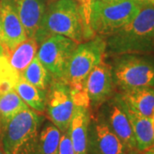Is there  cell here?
<instances>
[{
    "instance_id": "cell-4",
    "label": "cell",
    "mask_w": 154,
    "mask_h": 154,
    "mask_svg": "<svg viewBox=\"0 0 154 154\" xmlns=\"http://www.w3.org/2000/svg\"><path fill=\"white\" fill-rule=\"evenodd\" d=\"M42 117L29 107L14 116L1 130V146L6 154H39L38 134Z\"/></svg>"
},
{
    "instance_id": "cell-28",
    "label": "cell",
    "mask_w": 154,
    "mask_h": 154,
    "mask_svg": "<svg viewBox=\"0 0 154 154\" xmlns=\"http://www.w3.org/2000/svg\"><path fill=\"white\" fill-rule=\"evenodd\" d=\"M3 54H4V47H3V45H2L1 41H0V56L3 55Z\"/></svg>"
},
{
    "instance_id": "cell-12",
    "label": "cell",
    "mask_w": 154,
    "mask_h": 154,
    "mask_svg": "<svg viewBox=\"0 0 154 154\" xmlns=\"http://www.w3.org/2000/svg\"><path fill=\"white\" fill-rule=\"evenodd\" d=\"M1 43L5 51H12L24 42L28 35L11 0L0 2Z\"/></svg>"
},
{
    "instance_id": "cell-11",
    "label": "cell",
    "mask_w": 154,
    "mask_h": 154,
    "mask_svg": "<svg viewBox=\"0 0 154 154\" xmlns=\"http://www.w3.org/2000/svg\"><path fill=\"white\" fill-rule=\"evenodd\" d=\"M114 85L111 67L102 61L93 69L86 81L85 88L89 104L98 107L107 102L111 98Z\"/></svg>"
},
{
    "instance_id": "cell-31",
    "label": "cell",
    "mask_w": 154,
    "mask_h": 154,
    "mask_svg": "<svg viewBox=\"0 0 154 154\" xmlns=\"http://www.w3.org/2000/svg\"><path fill=\"white\" fill-rule=\"evenodd\" d=\"M1 37H2V31H1V25H0V41H1Z\"/></svg>"
},
{
    "instance_id": "cell-10",
    "label": "cell",
    "mask_w": 154,
    "mask_h": 154,
    "mask_svg": "<svg viewBox=\"0 0 154 154\" xmlns=\"http://www.w3.org/2000/svg\"><path fill=\"white\" fill-rule=\"evenodd\" d=\"M102 116L110 129L121 140L128 150L136 149L132 125L118 94L109 100Z\"/></svg>"
},
{
    "instance_id": "cell-20",
    "label": "cell",
    "mask_w": 154,
    "mask_h": 154,
    "mask_svg": "<svg viewBox=\"0 0 154 154\" xmlns=\"http://www.w3.org/2000/svg\"><path fill=\"white\" fill-rule=\"evenodd\" d=\"M20 76L26 82L41 90H47L51 82V76L41 62L35 57L27 68L20 74Z\"/></svg>"
},
{
    "instance_id": "cell-18",
    "label": "cell",
    "mask_w": 154,
    "mask_h": 154,
    "mask_svg": "<svg viewBox=\"0 0 154 154\" xmlns=\"http://www.w3.org/2000/svg\"><path fill=\"white\" fill-rule=\"evenodd\" d=\"M14 90L31 110L38 113L45 110L46 105V90H41L31 85L22 78H19Z\"/></svg>"
},
{
    "instance_id": "cell-33",
    "label": "cell",
    "mask_w": 154,
    "mask_h": 154,
    "mask_svg": "<svg viewBox=\"0 0 154 154\" xmlns=\"http://www.w3.org/2000/svg\"><path fill=\"white\" fill-rule=\"evenodd\" d=\"M142 154H145V153H144V152H143V153H142Z\"/></svg>"
},
{
    "instance_id": "cell-23",
    "label": "cell",
    "mask_w": 154,
    "mask_h": 154,
    "mask_svg": "<svg viewBox=\"0 0 154 154\" xmlns=\"http://www.w3.org/2000/svg\"><path fill=\"white\" fill-rule=\"evenodd\" d=\"M58 154H76L73 147L68 130L61 134Z\"/></svg>"
},
{
    "instance_id": "cell-15",
    "label": "cell",
    "mask_w": 154,
    "mask_h": 154,
    "mask_svg": "<svg viewBox=\"0 0 154 154\" xmlns=\"http://www.w3.org/2000/svg\"><path fill=\"white\" fill-rule=\"evenodd\" d=\"M118 95L128 109L146 117H152L153 115L154 88H133L122 91Z\"/></svg>"
},
{
    "instance_id": "cell-27",
    "label": "cell",
    "mask_w": 154,
    "mask_h": 154,
    "mask_svg": "<svg viewBox=\"0 0 154 154\" xmlns=\"http://www.w3.org/2000/svg\"><path fill=\"white\" fill-rule=\"evenodd\" d=\"M143 152L145 154H154V145L152 146H151L150 148L147 149V150H146Z\"/></svg>"
},
{
    "instance_id": "cell-22",
    "label": "cell",
    "mask_w": 154,
    "mask_h": 154,
    "mask_svg": "<svg viewBox=\"0 0 154 154\" xmlns=\"http://www.w3.org/2000/svg\"><path fill=\"white\" fill-rule=\"evenodd\" d=\"M20 74L13 69L5 54L0 56V95L14 89Z\"/></svg>"
},
{
    "instance_id": "cell-26",
    "label": "cell",
    "mask_w": 154,
    "mask_h": 154,
    "mask_svg": "<svg viewBox=\"0 0 154 154\" xmlns=\"http://www.w3.org/2000/svg\"><path fill=\"white\" fill-rule=\"evenodd\" d=\"M142 4H146V5H150L154 6V0H141L140 1Z\"/></svg>"
},
{
    "instance_id": "cell-25",
    "label": "cell",
    "mask_w": 154,
    "mask_h": 154,
    "mask_svg": "<svg viewBox=\"0 0 154 154\" xmlns=\"http://www.w3.org/2000/svg\"><path fill=\"white\" fill-rule=\"evenodd\" d=\"M124 154H140V152L138 151L137 149H132V150H128Z\"/></svg>"
},
{
    "instance_id": "cell-29",
    "label": "cell",
    "mask_w": 154,
    "mask_h": 154,
    "mask_svg": "<svg viewBox=\"0 0 154 154\" xmlns=\"http://www.w3.org/2000/svg\"><path fill=\"white\" fill-rule=\"evenodd\" d=\"M0 154H6L5 152H4V150L2 148V146H1V144H0Z\"/></svg>"
},
{
    "instance_id": "cell-24",
    "label": "cell",
    "mask_w": 154,
    "mask_h": 154,
    "mask_svg": "<svg viewBox=\"0 0 154 154\" xmlns=\"http://www.w3.org/2000/svg\"><path fill=\"white\" fill-rule=\"evenodd\" d=\"M79 4L81 11L82 13L85 22L90 26V13H91V6L94 2V0H75ZM91 27V26H90Z\"/></svg>"
},
{
    "instance_id": "cell-30",
    "label": "cell",
    "mask_w": 154,
    "mask_h": 154,
    "mask_svg": "<svg viewBox=\"0 0 154 154\" xmlns=\"http://www.w3.org/2000/svg\"><path fill=\"white\" fill-rule=\"evenodd\" d=\"M151 118H152V126H153V130H154V113H153V115H152V116Z\"/></svg>"
},
{
    "instance_id": "cell-5",
    "label": "cell",
    "mask_w": 154,
    "mask_h": 154,
    "mask_svg": "<svg viewBox=\"0 0 154 154\" xmlns=\"http://www.w3.org/2000/svg\"><path fill=\"white\" fill-rule=\"evenodd\" d=\"M143 4L138 0H94L90 26L94 33L110 35L137 15Z\"/></svg>"
},
{
    "instance_id": "cell-21",
    "label": "cell",
    "mask_w": 154,
    "mask_h": 154,
    "mask_svg": "<svg viewBox=\"0 0 154 154\" xmlns=\"http://www.w3.org/2000/svg\"><path fill=\"white\" fill-rule=\"evenodd\" d=\"M61 131L51 122L40 128L38 134V153L58 154Z\"/></svg>"
},
{
    "instance_id": "cell-6",
    "label": "cell",
    "mask_w": 154,
    "mask_h": 154,
    "mask_svg": "<svg viewBox=\"0 0 154 154\" xmlns=\"http://www.w3.org/2000/svg\"><path fill=\"white\" fill-rule=\"evenodd\" d=\"M111 68L114 84L126 91L137 88H154V57L140 53L116 56Z\"/></svg>"
},
{
    "instance_id": "cell-19",
    "label": "cell",
    "mask_w": 154,
    "mask_h": 154,
    "mask_svg": "<svg viewBox=\"0 0 154 154\" xmlns=\"http://www.w3.org/2000/svg\"><path fill=\"white\" fill-rule=\"evenodd\" d=\"M27 108L28 105L14 89L0 95V133L3 127L14 116Z\"/></svg>"
},
{
    "instance_id": "cell-32",
    "label": "cell",
    "mask_w": 154,
    "mask_h": 154,
    "mask_svg": "<svg viewBox=\"0 0 154 154\" xmlns=\"http://www.w3.org/2000/svg\"><path fill=\"white\" fill-rule=\"evenodd\" d=\"M138 1H141V0H138Z\"/></svg>"
},
{
    "instance_id": "cell-14",
    "label": "cell",
    "mask_w": 154,
    "mask_h": 154,
    "mask_svg": "<svg viewBox=\"0 0 154 154\" xmlns=\"http://www.w3.org/2000/svg\"><path fill=\"white\" fill-rule=\"evenodd\" d=\"M91 120L88 107L75 105L68 132L76 154H88V126Z\"/></svg>"
},
{
    "instance_id": "cell-9",
    "label": "cell",
    "mask_w": 154,
    "mask_h": 154,
    "mask_svg": "<svg viewBox=\"0 0 154 154\" xmlns=\"http://www.w3.org/2000/svg\"><path fill=\"white\" fill-rule=\"evenodd\" d=\"M126 146L109 127L104 116L90 120L88 134V154H124Z\"/></svg>"
},
{
    "instance_id": "cell-13",
    "label": "cell",
    "mask_w": 154,
    "mask_h": 154,
    "mask_svg": "<svg viewBox=\"0 0 154 154\" xmlns=\"http://www.w3.org/2000/svg\"><path fill=\"white\" fill-rule=\"evenodd\" d=\"M25 28L28 38H34L43 20L48 0H11Z\"/></svg>"
},
{
    "instance_id": "cell-34",
    "label": "cell",
    "mask_w": 154,
    "mask_h": 154,
    "mask_svg": "<svg viewBox=\"0 0 154 154\" xmlns=\"http://www.w3.org/2000/svg\"><path fill=\"white\" fill-rule=\"evenodd\" d=\"M53 1H54V0H53Z\"/></svg>"
},
{
    "instance_id": "cell-16",
    "label": "cell",
    "mask_w": 154,
    "mask_h": 154,
    "mask_svg": "<svg viewBox=\"0 0 154 154\" xmlns=\"http://www.w3.org/2000/svg\"><path fill=\"white\" fill-rule=\"evenodd\" d=\"M123 105L132 125L136 149L140 152H143L154 145V130L152 118L139 115L128 109L124 104Z\"/></svg>"
},
{
    "instance_id": "cell-2",
    "label": "cell",
    "mask_w": 154,
    "mask_h": 154,
    "mask_svg": "<svg viewBox=\"0 0 154 154\" xmlns=\"http://www.w3.org/2000/svg\"><path fill=\"white\" fill-rule=\"evenodd\" d=\"M109 54H146L154 51V6L143 4L137 15L123 27L108 35Z\"/></svg>"
},
{
    "instance_id": "cell-17",
    "label": "cell",
    "mask_w": 154,
    "mask_h": 154,
    "mask_svg": "<svg viewBox=\"0 0 154 154\" xmlns=\"http://www.w3.org/2000/svg\"><path fill=\"white\" fill-rule=\"evenodd\" d=\"M38 45L34 38H28L12 51H5L4 54L7 57L13 69L21 74L36 57Z\"/></svg>"
},
{
    "instance_id": "cell-8",
    "label": "cell",
    "mask_w": 154,
    "mask_h": 154,
    "mask_svg": "<svg viewBox=\"0 0 154 154\" xmlns=\"http://www.w3.org/2000/svg\"><path fill=\"white\" fill-rule=\"evenodd\" d=\"M75 106L69 85L64 81L52 79L46 95L45 111L61 133L68 130Z\"/></svg>"
},
{
    "instance_id": "cell-1",
    "label": "cell",
    "mask_w": 154,
    "mask_h": 154,
    "mask_svg": "<svg viewBox=\"0 0 154 154\" xmlns=\"http://www.w3.org/2000/svg\"><path fill=\"white\" fill-rule=\"evenodd\" d=\"M94 34L75 0H54L47 6L34 39L39 45L50 36L62 35L80 44L91 39Z\"/></svg>"
},
{
    "instance_id": "cell-7",
    "label": "cell",
    "mask_w": 154,
    "mask_h": 154,
    "mask_svg": "<svg viewBox=\"0 0 154 154\" xmlns=\"http://www.w3.org/2000/svg\"><path fill=\"white\" fill-rule=\"evenodd\" d=\"M77 45L76 42L65 36L52 35L39 44L36 57L51 79L63 81L68 63Z\"/></svg>"
},
{
    "instance_id": "cell-3",
    "label": "cell",
    "mask_w": 154,
    "mask_h": 154,
    "mask_svg": "<svg viewBox=\"0 0 154 154\" xmlns=\"http://www.w3.org/2000/svg\"><path fill=\"white\" fill-rule=\"evenodd\" d=\"M106 42L101 36L80 43L67 66L63 81L70 88L75 105L89 108L85 84L90 72L103 61Z\"/></svg>"
}]
</instances>
